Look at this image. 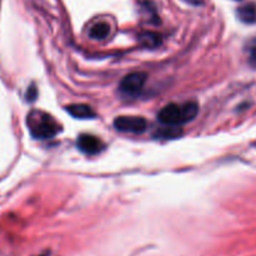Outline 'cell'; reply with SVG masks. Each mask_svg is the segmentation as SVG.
Here are the masks:
<instances>
[{"instance_id":"cell-1","label":"cell","mask_w":256,"mask_h":256,"mask_svg":"<svg viewBox=\"0 0 256 256\" xmlns=\"http://www.w3.org/2000/svg\"><path fill=\"white\" fill-rule=\"evenodd\" d=\"M198 104L195 100L182 103H168L158 113V120L167 127H177L190 122L198 116Z\"/></svg>"},{"instance_id":"cell-2","label":"cell","mask_w":256,"mask_h":256,"mask_svg":"<svg viewBox=\"0 0 256 256\" xmlns=\"http://www.w3.org/2000/svg\"><path fill=\"white\" fill-rule=\"evenodd\" d=\"M32 136L38 140H49L56 137L62 131L60 124L54 120L53 116L44 110H32L26 118Z\"/></svg>"},{"instance_id":"cell-3","label":"cell","mask_w":256,"mask_h":256,"mask_svg":"<svg viewBox=\"0 0 256 256\" xmlns=\"http://www.w3.org/2000/svg\"><path fill=\"white\" fill-rule=\"evenodd\" d=\"M113 126L117 131L126 134H142L146 131L147 122L144 118L137 116H120L114 120Z\"/></svg>"},{"instance_id":"cell-4","label":"cell","mask_w":256,"mask_h":256,"mask_svg":"<svg viewBox=\"0 0 256 256\" xmlns=\"http://www.w3.org/2000/svg\"><path fill=\"white\" fill-rule=\"evenodd\" d=\"M147 74L144 72H132L126 76L120 84V90L127 96H137L144 87Z\"/></svg>"},{"instance_id":"cell-5","label":"cell","mask_w":256,"mask_h":256,"mask_svg":"<svg viewBox=\"0 0 256 256\" xmlns=\"http://www.w3.org/2000/svg\"><path fill=\"white\" fill-rule=\"evenodd\" d=\"M77 146L86 154H97L104 150V144L93 134H80L77 140Z\"/></svg>"},{"instance_id":"cell-6","label":"cell","mask_w":256,"mask_h":256,"mask_svg":"<svg viewBox=\"0 0 256 256\" xmlns=\"http://www.w3.org/2000/svg\"><path fill=\"white\" fill-rule=\"evenodd\" d=\"M66 108H67V112H70V116L80 118V120H87V118H93L96 116L94 110L88 104H82V103H80V104H70Z\"/></svg>"},{"instance_id":"cell-7","label":"cell","mask_w":256,"mask_h":256,"mask_svg":"<svg viewBox=\"0 0 256 256\" xmlns=\"http://www.w3.org/2000/svg\"><path fill=\"white\" fill-rule=\"evenodd\" d=\"M238 16L246 24L256 23V4L248 3L238 9Z\"/></svg>"},{"instance_id":"cell-8","label":"cell","mask_w":256,"mask_h":256,"mask_svg":"<svg viewBox=\"0 0 256 256\" xmlns=\"http://www.w3.org/2000/svg\"><path fill=\"white\" fill-rule=\"evenodd\" d=\"M110 33V24L106 23V22H98V23L93 24L90 26V36L92 39H96V40H103V39L107 38Z\"/></svg>"},{"instance_id":"cell-9","label":"cell","mask_w":256,"mask_h":256,"mask_svg":"<svg viewBox=\"0 0 256 256\" xmlns=\"http://www.w3.org/2000/svg\"><path fill=\"white\" fill-rule=\"evenodd\" d=\"M140 40L142 42V44H144V46H148V48H154V46H157L161 44V36L157 33L146 32V33H144L140 36Z\"/></svg>"},{"instance_id":"cell-10","label":"cell","mask_w":256,"mask_h":256,"mask_svg":"<svg viewBox=\"0 0 256 256\" xmlns=\"http://www.w3.org/2000/svg\"><path fill=\"white\" fill-rule=\"evenodd\" d=\"M248 62L252 67H256V40H252L248 46Z\"/></svg>"},{"instance_id":"cell-11","label":"cell","mask_w":256,"mask_h":256,"mask_svg":"<svg viewBox=\"0 0 256 256\" xmlns=\"http://www.w3.org/2000/svg\"><path fill=\"white\" fill-rule=\"evenodd\" d=\"M184 2L191 4V6H201V4H204V0H184Z\"/></svg>"}]
</instances>
